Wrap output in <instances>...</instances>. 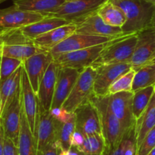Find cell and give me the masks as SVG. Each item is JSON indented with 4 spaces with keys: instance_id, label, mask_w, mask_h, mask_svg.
<instances>
[{
    "instance_id": "1",
    "label": "cell",
    "mask_w": 155,
    "mask_h": 155,
    "mask_svg": "<svg viewBox=\"0 0 155 155\" xmlns=\"http://www.w3.org/2000/svg\"><path fill=\"white\" fill-rule=\"evenodd\" d=\"M120 7L126 17L123 27V35L137 34L150 27L155 11V5L145 0H110Z\"/></svg>"
},
{
    "instance_id": "2",
    "label": "cell",
    "mask_w": 155,
    "mask_h": 155,
    "mask_svg": "<svg viewBox=\"0 0 155 155\" xmlns=\"http://www.w3.org/2000/svg\"><path fill=\"white\" fill-rule=\"evenodd\" d=\"M89 99L98 112L101 132L106 141L107 147H114L121 141L126 130L112 113L109 107L107 95L105 97H97L93 94Z\"/></svg>"
},
{
    "instance_id": "3",
    "label": "cell",
    "mask_w": 155,
    "mask_h": 155,
    "mask_svg": "<svg viewBox=\"0 0 155 155\" xmlns=\"http://www.w3.org/2000/svg\"><path fill=\"white\" fill-rule=\"evenodd\" d=\"M137 34L121 36L109 41L98 59L92 64L97 67L101 65L129 62L137 44Z\"/></svg>"
},
{
    "instance_id": "4",
    "label": "cell",
    "mask_w": 155,
    "mask_h": 155,
    "mask_svg": "<svg viewBox=\"0 0 155 155\" xmlns=\"http://www.w3.org/2000/svg\"><path fill=\"white\" fill-rule=\"evenodd\" d=\"M109 0H73L62 4L45 16L60 18L70 23H76L96 13Z\"/></svg>"
},
{
    "instance_id": "5",
    "label": "cell",
    "mask_w": 155,
    "mask_h": 155,
    "mask_svg": "<svg viewBox=\"0 0 155 155\" xmlns=\"http://www.w3.org/2000/svg\"><path fill=\"white\" fill-rule=\"evenodd\" d=\"M97 69L94 66L87 67L80 73L69 95L62 106L68 113H73L78 107L89 99L94 94V83Z\"/></svg>"
},
{
    "instance_id": "6",
    "label": "cell",
    "mask_w": 155,
    "mask_h": 155,
    "mask_svg": "<svg viewBox=\"0 0 155 155\" xmlns=\"http://www.w3.org/2000/svg\"><path fill=\"white\" fill-rule=\"evenodd\" d=\"M38 103L34 137L37 140V155L48 146L57 141L61 122L54 118L50 111H45Z\"/></svg>"
},
{
    "instance_id": "7",
    "label": "cell",
    "mask_w": 155,
    "mask_h": 155,
    "mask_svg": "<svg viewBox=\"0 0 155 155\" xmlns=\"http://www.w3.org/2000/svg\"><path fill=\"white\" fill-rule=\"evenodd\" d=\"M107 43L59 55L53 58V61L56 62L59 67L71 68L82 71L84 68L91 66L98 59Z\"/></svg>"
},
{
    "instance_id": "8",
    "label": "cell",
    "mask_w": 155,
    "mask_h": 155,
    "mask_svg": "<svg viewBox=\"0 0 155 155\" xmlns=\"http://www.w3.org/2000/svg\"><path fill=\"white\" fill-rule=\"evenodd\" d=\"M137 44L130 59L132 69L155 62V31L150 27L137 33Z\"/></svg>"
},
{
    "instance_id": "9",
    "label": "cell",
    "mask_w": 155,
    "mask_h": 155,
    "mask_svg": "<svg viewBox=\"0 0 155 155\" xmlns=\"http://www.w3.org/2000/svg\"><path fill=\"white\" fill-rule=\"evenodd\" d=\"M94 68L97 74L94 83V94L97 97L108 95L110 85L120 76L132 69L130 62L101 65Z\"/></svg>"
},
{
    "instance_id": "10",
    "label": "cell",
    "mask_w": 155,
    "mask_h": 155,
    "mask_svg": "<svg viewBox=\"0 0 155 155\" xmlns=\"http://www.w3.org/2000/svg\"><path fill=\"white\" fill-rule=\"evenodd\" d=\"M115 38L117 37H101L74 33L68 38L53 47L50 51V53L52 55L53 58H54L63 53L106 44Z\"/></svg>"
},
{
    "instance_id": "11",
    "label": "cell",
    "mask_w": 155,
    "mask_h": 155,
    "mask_svg": "<svg viewBox=\"0 0 155 155\" xmlns=\"http://www.w3.org/2000/svg\"><path fill=\"white\" fill-rule=\"evenodd\" d=\"M133 92L122 91L107 95L112 113L122 123L126 131L135 127L136 120L132 114Z\"/></svg>"
},
{
    "instance_id": "12",
    "label": "cell",
    "mask_w": 155,
    "mask_h": 155,
    "mask_svg": "<svg viewBox=\"0 0 155 155\" xmlns=\"http://www.w3.org/2000/svg\"><path fill=\"white\" fill-rule=\"evenodd\" d=\"M73 113L75 117V130L84 136L102 134L98 112L90 99L78 106Z\"/></svg>"
},
{
    "instance_id": "13",
    "label": "cell",
    "mask_w": 155,
    "mask_h": 155,
    "mask_svg": "<svg viewBox=\"0 0 155 155\" xmlns=\"http://www.w3.org/2000/svg\"><path fill=\"white\" fill-rule=\"evenodd\" d=\"M53 61V56L50 52H44L34 55L22 63L31 87L37 95L46 71Z\"/></svg>"
},
{
    "instance_id": "14",
    "label": "cell",
    "mask_w": 155,
    "mask_h": 155,
    "mask_svg": "<svg viewBox=\"0 0 155 155\" xmlns=\"http://www.w3.org/2000/svg\"><path fill=\"white\" fill-rule=\"evenodd\" d=\"M45 17L43 15L19 9L12 6L0 10V29L21 28L37 22Z\"/></svg>"
},
{
    "instance_id": "15",
    "label": "cell",
    "mask_w": 155,
    "mask_h": 155,
    "mask_svg": "<svg viewBox=\"0 0 155 155\" xmlns=\"http://www.w3.org/2000/svg\"><path fill=\"white\" fill-rule=\"evenodd\" d=\"M74 24L77 27L75 33L78 34L110 37L124 36L121 28L107 25L97 12Z\"/></svg>"
},
{
    "instance_id": "16",
    "label": "cell",
    "mask_w": 155,
    "mask_h": 155,
    "mask_svg": "<svg viewBox=\"0 0 155 155\" xmlns=\"http://www.w3.org/2000/svg\"><path fill=\"white\" fill-rule=\"evenodd\" d=\"M21 88L12 99L9 105L4 110L0 120L3 126L5 135L14 141L17 145L18 141L19 131L21 124Z\"/></svg>"
},
{
    "instance_id": "17",
    "label": "cell",
    "mask_w": 155,
    "mask_h": 155,
    "mask_svg": "<svg viewBox=\"0 0 155 155\" xmlns=\"http://www.w3.org/2000/svg\"><path fill=\"white\" fill-rule=\"evenodd\" d=\"M81 71L74 68L59 67L51 109L62 107L71 91Z\"/></svg>"
},
{
    "instance_id": "18",
    "label": "cell",
    "mask_w": 155,
    "mask_h": 155,
    "mask_svg": "<svg viewBox=\"0 0 155 155\" xmlns=\"http://www.w3.org/2000/svg\"><path fill=\"white\" fill-rule=\"evenodd\" d=\"M21 101L31 130L34 135L37 115L38 99L31 85L28 75L22 65L21 74Z\"/></svg>"
},
{
    "instance_id": "19",
    "label": "cell",
    "mask_w": 155,
    "mask_h": 155,
    "mask_svg": "<svg viewBox=\"0 0 155 155\" xmlns=\"http://www.w3.org/2000/svg\"><path fill=\"white\" fill-rule=\"evenodd\" d=\"M59 68V65L53 61L46 71L39 87L37 99L40 105L45 111L51 110Z\"/></svg>"
},
{
    "instance_id": "20",
    "label": "cell",
    "mask_w": 155,
    "mask_h": 155,
    "mask_svg": "<svg viewBox=\"0 0 155 155\" xmlns=\"http://www.w3.org/2000/svg\"><path fill=\"white\" fill-rule=\"evenodd\" d=\"M76 28L77 27L74 23L62 25L37 37L33 40V43L38 48L50 52L57 44L75 33Z\"/></svg>"
},
{
    "instance_id": "21",
    "label": "cell",
    "mask_w": 155,
    "mask_h": 155,
    "mask_svg": "<svg viewBox=\"0 0 155 155\" xmlns=\"http://www.w3.org/2000/svg\"><path fill=\"white\" fill-rule=\"evenodd\" d=\"M69 23L70 22H68V21L64 20L60 18L45 16L41 20L23 27L21 29L24 35L28 40L33 41V40L37 37H40L55 28Z\"/></svg>"
},
{
    "instance_id": "22",
    "label": "cell",
    "mask_w": 155,
    "mask_h": 155,
    "mask_svg": "<svg viewBox=\"0 0 155 155\" xmlns=\"http://www.w3.org/2000/svg\"><path fill=\"white\" fill-rule=\"evenodd\" d=\"M19 155H37V140L31 130L29 123L21 107V124L17 144Z\"/></svg>"
},
{
    "instance_id": "23",
    "label": "cell",
    "mask_w": 155,
    "mask_h": 155,
    "mask_svg": "<svg viewBox=\"0 0 155 155\" xmlns=\"http://www.w3.org/2000/svg\"><path fill=\"white\" fill-rule=\"evenodd\" d=\"M21 68L22 65L19 67L5 81L0 82V96H1L0 117L4 110L12 102L16 94L20 91Z\"/></svg>"
},
{
    "instance_id": "24",
    "label": "cell",
    "mask_w": 155,
    "mask_h": 155,
    "mask_svg": "<svg viewBox=\"0 0 155 155\" xmlns=\"http://www.w3.org/2000/svg\"><path fill=\"white\" fill-rule=\"evenodd\" d=\"M155 126V92L143 114L135 123V137L137 148L144 137Z\"/></svg>"
},
{
    "instance_id": "25",
    "label": "cell",
    "mask_w": 155,
    "mask_h": 155,
    "mask_svg": "<svg viewBox=\"0 0 155 155\" xmlns=\"http://www.w3.org/2000/svg\"><path fill=\"white\" fill-rule=\"evenodd\" d=\"M65 2V0H14V5L24 11L40 13L45 16Z\"/></svg>"
},
{
    "instance_id": "26",
    "label": "cell",
    "mask_w": 155,
    "mask_h": 155,
    "mask_svg": "<svg viewBox=\"0 0 155 155\" xmlns=\"http://www.w3.org/2000/svg\"><path fill=\"white\" fill-rule=\"evenodd\" d=\"M102 155H137L135 126L126 131L121 141L116 146L106 147Z\"/></svg>"
},
{
    "instance_id": "27",
    "label": "cell",
    "mask_w": 155,
    "mask_h": 155,
    "mask_svg": "<svg viewBox=\"0 0 155 155\" xmlns=\"http://www.w3.org/2000/svg\"><path fill=\"white\" fill-rule=\"evenodd\" d=\"M97 13L107 25L110 26L122 28L126 22L124 12L110 0L104 3Z\"/></svg>"
},
{
    "instance_id": "28",
    "label": "cell",
    "mask_w": 155,
    "mask_h": 155,
    "mask_svg": "<svg viewBox=\"0 0 155 155\" xmlns=\"http://www.w3.org/2000/svg\"><path fill=\"white\" fill-rule=\"evenodd\" d=\"M47 52L38 48L34 44H17V45H1V55L2 56L15 58L24 62L28 58L37 53Z\"/></svg>"
},
{
    "instance_id": "29",
    "label": "cell",
    "mask_w": 155,
    "mask_h": 155,
    "mask_svg": "<svg viewBox=\"0 0 155 155\" xmlns=\"http://www.w3.org/2000/svg\"><path fill=\"white\" fill-rule=\"evenodd\" d=\"M155 86V62L147 64L135 71L132 82V92Z\"/></svg>"
},
{
    "instance_id": "30",
    "label": "cell",
    "mask_w": 155,
    "mask_h": 155,
    "mask_svg": "<svg viewBox=\"0 0 155 155\" xmlns=\"http://www.w3.org/2000/svg\"><path fill=\"white\" fill-rule=\"evenodd\" d=\"M155 92V86H150L133 93L132 114L135 120L143 114Z\"/></svg>"
},
{
    "instance_id": "31",
    "label": "cell",
    "mask_w": 155,
    "mask_h": 155,
    "mask_svg": "<svg viewBox=\"0 0 155 155\" xmlns=\"http://www.w3.org/2000/svg\"><path fill=\"white\" fill-rule=\"evenodd\" d=\"M107 144L102 134H93L86 135L82 144L77 147L81 153L91 155H102Z\"/></svg>"
},
{
    "instance_id": "32",
    "label": "cell",
    "mask_w": 155,
    "mask_h": 155,
    "mask_svg": "<svg viewBox=\"0 0 155 155\" xmlns=\"http://www.w3.org/2000/svg\"><path fill=\"white\" fill-rule=\"evenodd\" d=\"M75 131V117L73 113L71 118L64 123H61L56 142L62 150H68L71 147V138Z\"/></svg>"
},
{
    "instance_id": "33",
    "label": "cell",
    "mask_w": 155,
    "mask_h": 155,
    "mask_svg": "<svg viewBox=\"0 0 155 155\" xmlns=\"http://www.w3.org/2000/svg\"><path fill=\"white\" fill-rule=\"evenodd\" d=\"M34 44L22 33L21 28L2 29L0 31V45H17Z\"/></svg>"
},
{
    "instance_id": "34",
    "label": "cell",
    "mask_w": 155,
    "mask_h": 155,
    "mask_svg": "<svg viewBox=\"0 0 155 155\" xmlns=\"http://www.w3.org/2000/svg\"><path fill=\"white\" fill-rule=\"evenodd\" d=\"M135 71L132 69L126 74L120 76L118 79H116L110 85L108 90V95L113 94L122 91H132V82H133L134 76Z\"/></svg>"
},
{
    "instance_id": "35",
    "label": "cell",
    "mask_w": 155,
    "mask_h": 155,
    "mask_svg": "<svg viewBox=\"0 0 155 155\" xmlns=\"http://www.w3.org/2000/svg\"><path fill=\"white\" fill-rule=\"evenodd\" d=\"M21 60L15 58L2 56L0 62V82L5 81L19 67L22 65Z\"/></svg>"
},
{
    "instance_id": "36",
    "label": "cell",
    "mask_w": 155,
    "mask_h": 155,
    "mask_svg": "<svg viewBox=\"0 0 155 155\" xmlns=\"http://www.w3.org/2000/svg\"><path fill=\"white\" fill-rule=\"evenodd\" d=\"M155 147V126L146 135L137 148V155H147Z\"/></svg>"
},
{
    "instance_id": "37",
    "label": "cell",
    "mask_w": 155,
    "mask_h": 155,
    "mask_svg": "<svg viewBox=\"0 0 155 155\" xmlns=\"http://www.w3.org/2000/svg\"><path fill=\"white\" fill-rule=\"evenodd\" d=\"M50 113L54 118H56V120L60 121L61 123H64V122L69 120L73 114V113L67 112L66 110H64L62 107L51 109V110H50Z\"/></svg>"
},
{
    "instance_id": "38",
    "label": "cell",
    "mask_w": 155,
    "mask_h": 155,
    "mask_svg": "<svg viewBox=\"0 0 155 155\" xmlns=\"http://www.w3.org/2000/svg\"><path fill=\"white\" fill-rule=\"evenodd\" d=\"M2 155H19L17 145L15 144L12 140L7 137H5Z\"/></svg>"
},
{
    "instance_id": "39",
    "label": "cell",
    "mask_w": 155,
    "mask_h": 155,
    "mask_svg": "<svg viewBox=\"0 0 155 155\" xmlns=\"http://www.w3.org/2000/svg\"><path fill=\"white\" fill-rule=\"evenodd\" d=\"M84 136L83 134H81V132H78V131L75 130L73 133L72 136H71V142H70V144H71V147H78L79 146H81L82 144L83 141H84Z\"/></svg>"
},
{
    "instance_id": "40",
    "label": "cell",
    "mask_w": 155,
    "mask_h": 155,
    "mask_svg": "<svg viewBox=\"0 0 155 155\" xmlns=\"http://www.w3.org/2000/svg\"><path fill=\"white\" fill-rule=\"evenodd\" d=\"M59 150H60V147L59 144L57 142H55L51 145L48 146L38 155H59Z\"/></svg>"
},
{
    "instance_id": "41",
    "label": "cell",
    "mask_w": 155,
    "mask_h": 155,
    "mask_svg": "<svg viewBox=\"0 0 155 155\" xmlns=\"http://www.w3.org/2000/svg\"><path fill=\"white\" fill-rule=\"evenodd\" d=\"M5 132H4L3 126L2 122L0 120V155H2L4 148V141H5Z\"/></svg>"
},
{
    "instance_id": "42",
    "label": "cell",
    "mask_w": 155,
    "mask_h": 155,
    "mask_svg": "<svg viewBox=\"0 0 155 155\" xmlns=\"http://www.w3.org/2000/svg\"><path fill=\"white\" fill-rule=\"evenodd\" d=\"M150 27L153 30V31H155V11H154V12H153V17H152V19H151V21H150Z\"/></svg>"
},
{
    "instance_id": "43",
    "label": "cell",
    "mask_w": 155,
    "mask_h": 155,
    "mask_svg": "<svg viewBox=\"0 0 155 155\" xmlns=\"http://www.w3.org/2000/svg\"><path fill=\"white\" fill-rule=\"evenodd\" d=\"M147 155H155V147H153V148L152 149L150 152H149L148 154Z\"/></svg>"
},
{
    "instance_id": "44",
    "label": "cell",
    "mask_w": 155,
    "mask_h": 155,
    "mask_svg": "<svg viewBox=\"0 0 155 155\" xmlns=\"http://www.w3.org/2000/svg\"><path fill=\"white\" fill-rule=\"evenodd\" d=\"M145 1H147V2H150V3H152L153 4V5H155V0H145Z\"/></svg>"
},
{
    "instance_id": "45",
    "label": "cell",
    "mask_w": 155,
    "mask_h": 155,
    "mask_svg": "<svg viewBox=\"0 0 155 155\" xmlns=\"http://www.w3.org/2000/svg\"><path fill=\"white\" fill-rule=\"evenodd\" d=\"M78 155H91V154H87V153H81V152L79 151V154Z\"/></svg>"
},
{
    "instance_id": "46",
    "label": "cell",
    "mask_w": 155,
    "mask_h": 155,
    "mask_svg": "<svg viewBox=\"0 0 155 155\" xmlns=\"http://www.w3.org/2000/svg\"><path fill=\"white\" fill-rule=\"evenodd\" d=\"M1 57H2V55H1V45H0V62H1Z\"/></svg>"
},
{
    "instance_id": "47",
    "label": "cell",
    "mask_w": 155,
    "mask_h": 155,
    "mask_svg": "<svg viewBox=\"0 0 155 155\" xmlns=\"http://www.w3.org/2000/svg\"><path fill=\"white\" fill-rule=\"evenodd\" d=\"M0 110H1V96H0Z\"/></svg>"
},
{
    "instance_id": "48",
    "label": "cell",
    "mask_w": 155,
    "mask_h": 155,
    "mask_svg": "<svg viewBox=\"0 0 155 155\" xmlns=\"http://www.w3.org/2000/svg\"><path fill=\"white\" fill-rule=\"evenodd\" d=\"M4 1H5V0H0V3H1V2H4Z\"/></svg>"
},
{
    "instance_id": "49",
    "label": "cell",
    "mask_w": 155,
    "mask_h": 155,
    "mask_svg": "<svg viewBox=\"0 0 155 155\" xmlns=\"http://www.w3.org/2000/svg\"><path fill=\"white\" fill-rule=\"evenodd\" d=\"M68 1H73V0H65V2H68Z\"/></svg>"
},
{
    "instance_id": "50",
    "label": "cell",
    "mask_w": 155,
    "mask_h": 155,
    "mask_svg": "<svg viewBox=\"0 0 155 155\" xmlns=\"http://www.w3.org/2000/svg\"><path fill=\"white\" fill-rule=\"evenodd\" d=\"M2 29H0V31H2Z\"/></svg>"
}]
</instances>
